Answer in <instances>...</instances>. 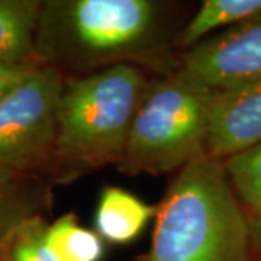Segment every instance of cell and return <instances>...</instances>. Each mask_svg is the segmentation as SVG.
<instances>
[{
	"label": "cell",
	"instance_id": "6da1fadb",
	"mask_svg": "<svg viewBox=\"0 0 261 261\" xmlns=\"http://www.w3.org/2000/svg\"><path fill=\"white\" fill-rule=\"evenodd\" d=\"M251 244L224 161L203 154L178 171L157 207L145 261H248Z\"/></svg>",
	"mask_w": 261,
	"mask_h": 261
},
{
	"label": "cell",
	"instance_id": "7a4b0ae2",
	"mask_svg": "<svg viewBox=\"0 0 261 261\" xmlns=\"http://www.w3.org/2000/svg\"><path fill=\"white\" fill-rule=\"evenodd\" d=\"M163 38L159 2L63 0L42 3L37 49L42 64L97 71L152 61Z\"/></svg>",
	"mask_w": 261,
	"mask_h": 261
},
{
	"label": "cell",
	"instance_id": "3957f363",
	"mask_svg": "<svg viewBox=\"0 0 261 261\" xmlns=\"http://www.w3.org/2000/svg\"><path fill=\"white\" fill-rule=\"evenodd\" d=\"M148 83L137 64H116L65 82L57 112L54 161L65 174L121 163Z\"/></svg>",
	"mask_w": 261,
	"mask_h": 261
},
{
	"label": "cell",
	"instance_id": "277c9868",
	"mask_svg": "<svg viewBox=\"0 0 261 261\" xmlns=\"http://www.w3.org/2000/svg\"><path fill=\"white\" fill-rule=\"evenodd\" d=\"M212 93L180 65L148 83L118 164L122 173L180 171L206 154Z\"/></svg>",
	"mask_w": 261,
	"mask_h": 261
},
{
	"label": "cell",
	"instance_id": "5b68a950",
	"mask_svg": "<svg viewBox=\"0 0 261 261\" xmlns=\"http://www.w3.org/2000/svg\"><path fill=\"white\" fill-rule=\"evenodd\" d=\"M63 70L39 65L0 99V181L56 161Z\"/></svg>",
	"mask_w": 261,
	"mask_h": 261
},
{
	"label": "cell",
	"instance_id": "8992f818",
	"mask_svg": "<svg viewBox=\"0 0 261 261\" xmlns=\"http://www.w3.org/2000/svg\"><path fill=\"white\" fill-rule=\"evenodd\" d=\"M180 67L212 90L261 79V13L187 49Z\"/></svg>",
	"mask_w": 261,
	"mask_h": 261
},
{
	"label": "cell",
	"instance_id": "52a82bcc",
	"mask_svg": "<svg viewBox=\"0 0 261 261\" xmlns=\"http://www.w3.org/2000/svg\"><path fill=\"white\" fill-rule=\"evenodd\" d=\"M261 144V79L214 90L206 154L225 161Z\"/></svg>",
	"mask_w": 261,
	"mask_h": 261
},
{
	"label": "cell",
	"instance_id": "ba28073f",
	"mask_svg": "<svg viewBox=\"0 0 261 261\" xmlns=\"http://www.w3.org/2000/svg\"><path fill=\"white\" fill-rule=\"evenodd\" d=\"M157 207L122 187H105L94 215L96 233L108 243H130L155 216Z\"/></svg>",
	"mask_w": 261,
	"mask_h": 261
},
{
	"label": "cell",
	"instance_id": "9c48e42d",
	"mask_svg": "<svg viewBox=\"0 0 261 261\" xmlns=\"http://www.w3.org/2000/svg\"><path fill=\"white\" fill-rule=\"evenodd\" d=\"M42 3L32 0H0V63L42 65L37 34Z\"/></svg>",
	"mask_w": 261,
	"mask_h": 261
},
{
	"label": "cell",
	"instance_id": "30bf717a",
	"mask_svg": "<svg viewBox=\"0 0 261 261\" xmlns=\"http://www.w3.org/2000/svg\"><path fill=\"white\" fill-rule=\"evenodd\" d=\"M261 13V0H205L180 31L176 44L190 49L216 29L235 27Z\"/></svg>",
	"mask_w": 261,
	"mask_h": 261
},
{
	"label": "cell",
	"instance_id": "8fae6325",
	"mask_svg": "<svg viewBox=\"0 0 261 261\" xmlns=\"http://www.w3.org/2000/svg\"><path fill=\"white\" fill-rule=\"evenodd\" d=\"M45 244L57 261H100L105 252L102 238L79 224L73 214L47 225Z\"/></svg>",
	"mask_w": 261,
	"mask_h": 261
},
{
	"label": "cell",
	"instance_id": "7c38bea8",
	"mask_svg": "<svg viewBox=\"0 0 261 261\" xmlns=\"http://www.w3.org/2000/svg\"><path fill=\"white\" fill-rule=\"evenodd\" d=\"M47 225L38 216L18 221L0 238L5 261H57L45 244Z\"/></svg>",
	"mask_w": 261,
	"mask_h": 261
},
{
	"label": "cell",
	"instance_id": "4fadbf2b",
	"mask_svg": "<svg viewBox=\"0 0 261 261\" xmlns=\"http://www.w3.org/2000/svg\"><path fill=\"white\" fill-rule=\"evenodd\" d=\"M233 192L251 215H261V144L224 161Z\"/></svg>",
	"mask_w": 261,
	"mask_h": 261
},
{
	"label": "cell",
	"instance_id": "5bb4252c",
	"mask_svg": "<svg viewBox=\"0 0 261 261\" xmlns=\"http://www.w3.org/2000/svg\"><path fill=\"white\" fill-rule=\"evenodd\" d=\"M37 67L39 65H10L0 63V99L22 83Z\"/></svg>",
	"mask_w": 261,
	"mask_h": 261
},
{
	"label": "cell",
	"instance_id": "9a60e30c",
	"mask_svg": "<svg viewBox=\"0 0 261 261\" xmlns=\"http://www.w3.org/2000/svg\"><path fill=\"white\" fill-rule=\"evenodd\" d=\"M250 225H251L252 244H257L261 252V215H250Z\"/></svg>",
	"mask_w": 261,
	"mask_h": 261
},
{
	"label": "cell",
	"instance_id": "2e32d148",
	"mask_svg": "<svg viewBox=\"0 0 261 261\" xmlns=\"http://www.w3.org/2000/svg\"><path fill=\"white\" fill-rule=\"evenodd\" d=\"M2 185H3V181H0V226L2 225H5L6 228H10L9 225L3 224V221H5V218H3V207H5V200H3V190H2ZM13 226V225H12Z\"/></svg>",
	"mask_w": 261,
	"mask_h": 261
}]
</instances>
